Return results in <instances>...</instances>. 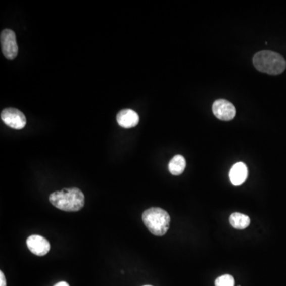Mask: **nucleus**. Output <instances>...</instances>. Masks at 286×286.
Here are the masks:
<instances>
[{"label":"nucleus","mask_w":286,"mask_h":286,"mask_svg":"<svg viewBox=\"0 0 286 286\" xmlns=\"http://www.w3.org/2000/svg\"><path fill=\"white\" fill-rule=\"evenodd\" d=\"M26 244L29 250L37 256H44L51 250V244L48 240L37 234L30 236L26 240Z\"/></svg>","instance_id":"0eeeda50"},{"label":"nucleus","mask_w":286,"mask_h":286,"mask_svg":"<svg viewBox=\"0 0 286 286\" xmlns=\"http://www.w3.org/2000/svg\"><path fill=\"white\" fill-rule=\"evenodd\" d=\"M186 167L185 158L182 155H176L169 163V170L175 176H178L184 171Z\"/></svg>","instance_id":"9d476101"},{"label":"nucleus","mask_w":286,"mask_h":286,"mask_svg":"<svg viewBox=\"0 0 286 286\" xmlns=\"http://www.w3.org/2000/svg\"><path fill=\"white\" fill-rule=\"evenodd\" d=\"M239 286H240V285H239Z\"/></svg>","instance_id":"dca6fc26"},{"label":"nucleus","mask_w":286,"mask_h":286,"mask_svg":"<svg viewBox=\"0 0 286 286\" xmlns=\"http://www.w3.org/2000/svg\"><path fill=\"white\" fill-rule=\"evenodd\" d=\"M0 286H7L6 277L3 271L0 272Z\"/></svg>","instance_id":"ddd939ff"},{"label":"nucleus","mask_w":286,"mask_h":286,"mask_svg":"<svg viewBox=\"0 0 286 286\" xmlns=\"http://www.w3.org/2000/svg\"><path fill=\"white\" fill-rule=\"evenodd\" d=\"M116 120L118 124L123 128H132L137 126L139 122V116L133 110L123 109L117 114Z\"/></svg>","instance_id":"6e6552de"},{"label":"nucleus","mask_w":286,"mask_h":286,"mask_svg":"<svg viewBox=\"0 0 286 286\" xmlns=\"http://www.w3.org/2000/svg\"><path fill=\"white\" fill-rule=\"evenodd\" d=\"M215 284L216 286H234V279L231 275H223L216 279Z\"/></svg>","instance_id":"f8f14e48"},{"label":"nucleus","mask_w":286,"mask_h":286,"mask_svg":"<svg viewBox=\"0 0 286 286\" xmlns=\"http://www.w3.org/2000/svg\"><path fill=\"white\" fill-rule=\"evenodd\" d=\"M1 119L5 124L15 130L24 128L26 124L24 114L16 108H8L3 110Z\"/></svg>","instance_id":"39448f33"},{"label":"nucleus","mask_w":286,"mask_h":286,"mask_svg":"<svg viewBox=\"0 0 286 286\" xmlns=\"http://www.w3.org/2000/svg\"><path fill=\"white\" fill-rule=\"evenodd\" d=\"M144 286H152V285H144Z\"/></svg>","instance_id":"2eb2a0df"},{"label":"nucleus","mask_w":286,"mask_h":286,"mask_svg":"<svg viewBox=\"0 0 286 286\" xmlns=\"http://www.w3.org/2000/svg\"><path fill=\"white\" fill-rule=\"evenodd\" d=\"M142 221L153 234L162 236L169 230L170 216L162 208H151L143 212Z\"/></svg>","instance_id":"7ed1b4c3"},{"label":"nucleus","mask_w":286,"mask_h":286,"mask_svg":"<svg viewBox=\"0 0 286 286\" xmlns=\"http://www.w3.org/2000/svg\"><path fill=\"white\" fill-rule=\"evenodd\" d=\"M54 286H69L67 282H65V281H62V282L58 283V284H55Z\"/></svg>","instance_id":"4468645a"},{"label":"nucleus","mask_w":286,"mask_h":286,"mask_svg":"<svg viewBox=\"0 0 286 286\" xmlns=\"http://www.w3.org/2000/svg\"><path fill=\"white\" fill-rule=\"evenodd\" d=\"M253 63L258 71L266 74L277 75L282 73L286 69V62L278 53L262 51L255 54Z\"/></svg>","instance_id":"f03ea898"},{"label":"nucleus","mask_w":286,"mask_h":286,"mask_svg":"<svg viewBox=\"0 0 286 286\" xmlns=\"http://www.w3.org/2000/svg\"><path fill=\"white\" fill-rule=\"evenodd\" d=\"M230 223L234 228L242 229L247 228L251 223V219L249 216H246L244 214L235 212L230 215Z\"/></svg>","instance_id":"9b49d317"},{"label":"nucleus","mask_w":286,"mask_h":286,"mask_svg":"<svg viewBox=\"0 0 286 286\" xmlns=\"http://www.w3.org/2000/svg\"><path fill=\"white\" fill-rule=\"evenodd\" d=\"M50 201L60 210L78 212L84 206L85 198L84 194L79 188H64L51 194Z\"/></svg>","instance_id":"f257e3e1"},{"label":"nucleus","mask_w":286,"mask_h":286,"mask_svg":"<svg viewBox=\"0 0 286 286\" xmlns=\"http://www.w3.org/2000/svg\"><path fill=\"white\" fill-rule=\"evenodd\" d=\"M212 112L216 118L223 121L232 120L236 115L234 104L223 99H219L214 102Z\"/></svg>","instance_id":"423d86ee"},{"label":"nucleus","mask_w":286,"mask_h":286,"mask_svg":"<svg viewBox=\"0 0 286 286\" xmlns=\"http://www.w3.org/2000/svg\"><path fill=\"white\" fill-rule=\"evenodd\" d=\"M0 40L3 54L5 58L9 60L15 59L17 57L19 51L15 32L9 29L3 30L1 32Z\"/></svg>","instance_id":"20e7f679"},{"label":"nucleus","mask_w":286,"mask_h":286,"mask_svg":"<svg viewBox=\"0 0 286 286\" xmlns=\"http://www.w3.org/2000/svg\"><path fill=\"white\" fill-rule=\"evenodd\" d=\"M248 175L247 166L244 162H237L230 169V182L235 186L241 185L245 182Z\"/></svg>","instance_id":"1a4fd4ad"}]
</instances>
